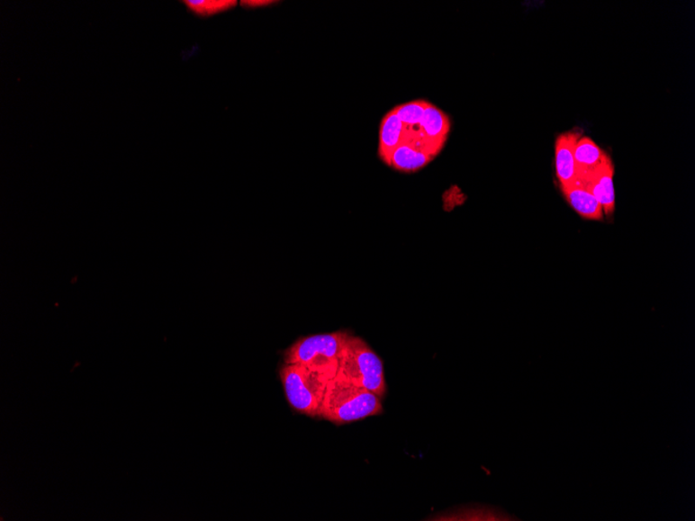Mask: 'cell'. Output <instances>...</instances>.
Returning <instances> with one entry per match:
<instances>
[{"instance_id":"cell-1","label":"cell","mask_w":695,"mask_h":521,"mask_svg":"<svg viewBox=\"0 0 695 521\" xmlns=\"http://www.w3.org/2000/svg\"><path fill=\"white\" fill-rule=\"evenodd\" d=\"M383 413L380 397L337 376L327 384L319 418L344 426Z\"/></svg>"},{"instance_id":"cell-2","label":"cell","mask_w":695,"mask_h":521,"mask_svg":"<svg viewBox=\"0 0 695 521\" xmlns=\"http://www.w3.org/2000/svg\"><path fill=\"white\" fill-rule=\"evenodd\" d=\"M350 334L343 330L301 337L285 351L284 362L305 365L332 380L338 375L339 358Z\"/></svg>"},{"instance_id":"cell-3","label":"cell","mask_w":695,"mask_h":521,"mask_svg":"<svg viewBox=\"0 0 695 521\" xmlns=\"http://www.w3.org/2000/svg\"><path fill=\"white\" fill-rule=\"evenodd\" d=\"M338 377L370 391L381 399L386 395L383 360L364 339L350 334L339 358Z\"/></svg>"},{"instance_id":"cell-4","label":"cell","mask_w":695,"mask_h":521,"mask_svg":"<svg viewBox=\"0 0 695 521\" xmlns=\"http://www.w3.org/2000/svg\"><path fill=\"white\" fill-rule=\"evenodd\" d=\"M287 403L303 416L319 418L330 379L302 364H284L280 370Z\"/></svg>"},{"instance_id":"cell-5","label":"cell","mask_w":695,"mask_h":521,"mask_svg":"<svg viewBox=\"0 0 695 521\" xmlns=\"http://www.w3.org/2000/svg\"><path fill=\"white\" fill-rule=\"evenodd\" d=\"M420 135L426 139L428 149L433 157H436L445 145L450 131V120L443 111L432 103H428L419 124Z\"/></svg>"},{"instance_id":"cell-6","label":"cell","mask_w":695,"mask_h":521,"mask_svg":"<svg viewBox=\"0 0 695 521\" xmlns=\"http://www.w3.org/2000/svg\"><path fill=\"white\" fill-rule=\"evenodd\" d=\"M581 138L577 131L561 133L555 144V160H556L557 177L561 188L577 182L574 148Z\"/></svg>"},{"instance_id":"cell-7","label":"cell","mask_w":695,"mask_h":521,"mask_svg":"<svg viewBox=\"0 0 695 521\" xmlns=\"http://www.w3.org/2000/svg\"><path fill=\"white\" fill-rule=\"evenodd\" d=\"M614 166L611 158L596 172L580 183L586 186L603 207L604 215L609 216L616 210V191L613 184ZM579 183V182H578Z\"/></svg>"},{"instance_id":"cell-8","label":"cell","mask_w":695,"mask_h":521,"mask_svg":"<svg viewBox=\"0 0 695 521\" xmlns=\"http://www.w3.org/2000/svg\"><path fill=\"white\" fill-rule=\"evenodd\" d=\"M609 156L587 137H581L574 148V162H576L577 182L582 183L594 172L600 168Z\"/></svg>"},{"instance_id":"cell-9","label":"cell","mask_w":695,"mask_h":521,"mask_svg":"<svg viewBox=\"0 0 695 521\" xmlns=\"http://www.w3.org/2000/svg\"><path fill=\"white\" fill-rule=\"evenodd\" d=\"M564 195L566 202L570 203L574 211L581 217L588 220H603L604 211L597 198L585 185L578 182L570 185L563 186Z\"/></svg>"},{"instance_id":"cell-10","label":"cell","mask_w":695,"mask_h":521,"mask_svg":"<svg viewBox=\"0 0 695 521\" xmlns=\"http://www.w3.org/2000/svg\"><path fill=\"white\" fill-rule=\"evenodd\" d=\"M403 138L404 125L395 111L392 110L386 113L380 124L378 153L384 163L391 166L393 152L402 143Z\"/></svg>"},{"instance_id":"cell-11","label":"cell","mask_w":695,"mask_h":521,"mask_svg":"<svg viewBox=\"0 0 695 521\" xmlns=\"http://www.w3.org/2000/svg\"><path fill=\"white\" fill-rule=\"evenodd\" d=\"M433 157L409 143H401L392 157V168L400 172H416L431 162Z\"/></svg>"},{"instance_id":"cell-12","label":"cell","mask_w":695,"mask_h":521,"mask_svg":"<svg viewBox=\"0 0 695 521\" xmlns=\"http://www.w3.org/2000/svg\"><path fill=\"white\" fill-rule=\"evenodd\" d=\"M186 8L198 17L209 18L230 11L238 4L236 0H185Z\"/></svg>"},{"instance_id":"cell-13","label":"cell","mask_w":695,"mask_h":521,"mask_svg":"<svg viewBox=\"0 0 695 521\" xmlns=\"http://www.w3.org/2000/svg\"><path fill=\"white\" fill-rule=\"evenodd\" d=\"M428 103H429L424 102V100H416V102L398 105L393 111H395L403 125H418L422 121Z\"/></svg>"},{"instance_id":"cell-14","label":"cell","mask_w":695,"mask_h":521,"mask_svg":"<svg viewBox=\"0 0 695 521\" xmlns=\"http://www.w3.org/2000/svg\"><path fill=\"white\" fill-rule=\"evenodd\" d=\"M278 3L279 2H273V0H243V2H240L239 4L245 9L254 10L259 8H266V6H270Z\"/></svg>"}]
</instances>
